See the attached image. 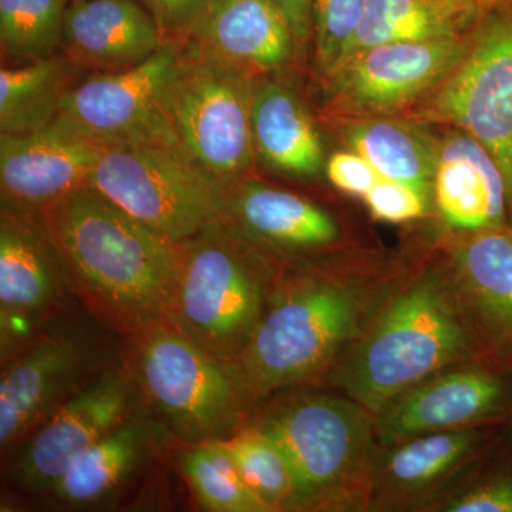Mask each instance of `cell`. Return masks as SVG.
<instances>
[{"mask_svg":"<svg viewBox=\"0 0 512 512\" xmlns=\"http://www.w3.org/2000/svg\"><path fill=\"white\" fill-rule=\"evenodd\" d=\"M467 2H470L471 5L480 9L484 15H490V13L495 12V10L507 8V6L512 5V0H467Z\"/></svg>","mask_w":512,"mask_h":512,"instance_id":"cell-37","label":"cell"},{"mask_svg":"<svg viewBox=\"0 0 512 512\" xmlns=\"http://www.w3.org/2000/svg\"><path fill=\"white\" fill-rule=\"evenodd\" d=\"M400 117L476 138L504 175L512 225V5L485 16L456 69Z\"/></svg>","mask_w":512,"mask_h":512,"instance_id":"cell-9","label":"cell"},{"mask_svg":"<svg viewBox=\"0 0 512 512\" xmlns=\"http://www.w3.org/2000/svg\"><path fill=\"white\" fill-rule=\"evenodd\" d=\"M251 133L256 156L278 173L313 178L325 171L315 121L301 97L271 76L252 82Z\"/></svg>","mask_w":512,"mask_h":512,"instance_id":"cell-24","label":"cell"},{"mask_svg":"<svg viewBox=\"0 0 512 512\" xmlns=\"http://www.w3.org/2000/svg\"><path fill=\"white\" fill-rule=\"evenodd\" d=\"M55 242L40 211L2 201L0 357L2 363L74 311Z\"/></svg>","mask_w":512,"mask_h":512,"instance_id":"cell-12","label":"cell"},{"mask_svg":"<svg viewBox=\"0 0 512 512\" xmlns=\"http://www.w3.org/2000/svg\"><path fill=\"white\" fill-rule=\"evenodd\" d=\"M252 82L248 74L187 45L168 93V120L178 147L224 187L254 165Z\"/></svg>","mask_w":512,"mask_h":512,"instance_id":"cell-10","label":"cell"},{"mask_svg":"<svg viewBox=\"0 0 512 512\" xmlns=\"http://www.w3.org/2000/svg\"><path fill=\"white\" fill-rule=\"evenodd\" d=\"M473 33L456 39L387 43L353 53L322 84L323 117L403 116L456 69L470 49Z\"/></svg>","mask_w":512,"mask_h":512,"instance_id":"cell-13","label":"cell"},{"mask_svg":"<svg viewBox=\"0 0 512 512\" xmlns=\"http://www.w3.org/2000/svg\"><path fill=\"white\" fill-rule=\"evenodd\" d=\"M485 16L467 0H366L349 56L387 43L468 36Z\"/></svg>","mask_w":512,"mask_h":512,"instance_id":"cell-26","label":"cell"},{"mask_svg":"<svg viewBox=\"0 0 512 512\" xmlns=\"http://www.w3.org/2000/svg\"><path fill=\"white\" fill-rule=\"evenodd\" d=\"M299 386L258 404L245 426L284 454L302 511L367 507L375 463V414L336 390Z\"/></svg>","mask_w":512,"mask_h":512,"instance_id":"cell-4","label":"cell"},{"mask_svg":"<svg viewBox=\"0 0 512 512\" xmlns=\"http://www.w3.org/2000/svg\"><path fill=\"white\" fill-rule=\"evenodd\" d=\"M441 261L481 362L512 372V225L451 234Z\"/></svg>","mask_w":512,"mask_h":512,"instance_id":"cell-16","label":"cell"},{"mask_svg":"<svg viewBox=\"0 0 512 512\" xmlns=\"http://www.w3.org/2000/svg\"><path fill=\"white\" fill-rule=\"evenodd\" d=\"M396 279L383 266L353 259H315L282 268L235 363L256 406L281 390L320 386Z\"/></svg>","mask_w":512,"mask_h":512,"instance_id":"cell-1","label":"cell"},{"mask_svg":"<svg viewBox=\"0 0 512 512\" xmlns=\"http://www.w3.org/2000/svg\"><path fill=\"white\" fill-rule=\"evenodd\" d=\"M156 20L164 43L190 45L212 0H141Z\"/></svg>","mask_w":512,"mask_h":512,"instance_id":"cell-34","label":"cell"},{"mask_svg":"<svg viewBox=\"0 0 512 512\" xmlns=\"http://www.w3.org/2000/svg\"><path fill=\"white\" fill-rule=\"evenodd\" d=\"M221 441L234 458L244 483L269 511H302L291 466L268 437L245 426Z\"/></svg>","mask_w":512,"mask_h":512,"instance_id":"cell-29","label":"cell"},{"mask_svg":"<svg viewBox=\"0 0 512 512\" xmlns=\"http://www.w3.org/2000/svg\"><path fill=\"white\" fill-rule=\"evenodd\" d=\"M163 45L156 20L137 0H70L67 6L63 49L77 66L116 72Z\"/></svg>","mask_w":512,"mask_h":512,"instance_id":"cell-23","label":"cell"},{"mask_svg":"<svg viewBox=\"0 0 512 512\" xmlns=\"http://www.w3.org/2000/svg\"><path fill=\"white\" fill-rule=\"evenodd\" d=\"M184 57L185 46L165 42L143 62L74 84L52 126L104 148L178 147L167 97Z\"/></svg>","mask_w":512,"mask_h":512,"instance_id":"cell-11","label":"cell"},{"mask_svg":"<svg viewBox=\"0 0 512 512\" xmlns=\"http://www.w3.org/2000/svg\"><path fill=\"white\" fill-rule=\"evenodd\" d=\"M512 423V372L471 360L393 397L375 414L379 447L468 427Z\"/></svg>","mask_w":512,"mask_h":512,"instance_id":"cell-15","label":"cell"},{"mask_svg":"<svg viewBox=\"0 0 512 512\" xmlns=\"http://www.w3.org/2000/svg\"><path fill=\"white\" fill-rule=\"evenodd\" d=\"M366 0H312L313 69L323 84L349 56Z\"/></svg>","mask_w":512,"mask_h":512,"instance_id":"cell-31","label":"cell"},{"mask_svg":"<svg viewBox=\"0 0 512 512\" xmlns=\"http://www.w3.org/2000/svg\"><path fill=\"white\" fill-rule=\"evenodd\" d=\"M77 64L50 57L0 69V133L30 134L55 123Z\"/></svg>","mask_w":512,"mask_h":512,"instance_id":"cell-27","label":"cell"},{"mask_svg":"<svg viewBox=\"0 0 512 512\" xmlns=\"http://www.w3.org/2000/svg\"><path fill=\"white\" fill-rule=\"evenodd\" d=\"M363 201L373 220L389 224L419 221L433 211L430 192L387 178H380Z\"/></svg>","mask_w":512,"mask_h":512,"instance_id":"cell-32","label":"cell"},{"mask_svg":"<svg viewBox=\"0 0 512 512\" xmlns=\"http://www.w3.org/2000/svg\"><path fill=\"white\" fill-rule=\"evenodd\" d=\"M480 360L443 261L397 276L355 342L320 386L376 414L393 397L448 367Z\"/></svg>","mask_w":512,"mask_h":512,"instance_id":"cell-3","label":"cell"},{"mask_svg":"<svg viewBox=\"0 0 512 512\" xmlns=\"http://www.w3.org/2000/svg\"><path fill=\"white\" fill-rule=\"evenodd\" d=\"M89 184L175 244L224 220V185L178 147L103 148Z\"/></svg>","mask_w":512,"mask_h":512,"instance_id":"cell-8","label":"cell"},{"mask_svg":"<svg viewBox=\"0 0 512 512\" xmlns=\"http://www.w3.org/2000/svg\"><path fill=\"white\" fill-rule=\"evenodd\" d=\"M103 148L56 126L30 134L0 133L2 201L45 211L90 183Z\"/></svg>","mask_w":512,"mask_h":512,"instance_id":"cell-18","label":"cell"},{"mask_svg":"<svg viewBox=\"0 0 512 512\" xmlns=\"http://www.w3.org/2000/svg\"><path fill=\"white\" fill-rule=\"evenodd\" d=\"M170 440V431L144 407L74 458L45 495L73 510L97 507L119 493Z\"/></svg>","mask_w":512,"mask_h":512,"instance_id":"cell-22","label":"cell"},{"mask_svg":"<svg viewBox=\"0 0 512 512\" xmlns=\"http://www.w3.org/2000/svg\"><path fill=\"white\" fill-rule=\"evenodd\" d=\"M144 407L121 360L60 404L10 451V483L25 493L45 495L74 458Z\"/></svg>","mask_w":512,"mask_h":512,"instance_id":"cell-14","label":"cell"},{"mask_svg":"<svg viewBox=\"0 0 512 512\" xmlns=\"http://www.w3.org/2000/svg\"><path fill=\"white\" fill-rule=\"evenodd\" d=\"M349 150L365 157L380 177L430 192L437 136L406 117L326 119Z\"/></svg>","mask_w":512,"mask_h":512,"instance_id":"cell-25","label":"cell"},{"mask_svg":"<svg viewBox=\"0 0 512 512\" xmlns=\"http://www.w3.org/2000/svg\"><path fill=\"white\" fill-rule=\"evenodd\" d=\"M222 222L281 268L315 261L343 239L342 225L326 208L245 177L225 185Z\"/></svg>","mask_w":512,"mask_h":512,"instance_id":"cell-17","label":"cell"},{"mask_svg":"<svg viewBox=\"0 0 512 512\" xmlns=\"http://www.w3.org/2000/svg\"><path fill=\"white\" fill-rule=\"evenodd\" d=\"M190 45L252 79L278 73L299 56L276 0H212Z\"/></svg>","mask_w":512,"mask_h":512,"instance_id":"cell-21","label":"cell"},{"mask_svg":"<svg viewBox=\"0 0 512 512\" xmlns=\"http://www.w3.org/2000/svg\"><path fill=\"white\" fill-rule=\"evenodd\" d=\"M121 360L144 406L184 446L234 436L255 410L238 370L167 318L123 338Z\"/></svg>","mask_w":512,"mask_h":512,"instance_id":"cell-6","label":"cell"},{"mask_svg":"<svg viewBox=\"0 0 512 512\" xmlns=\"http://www.w3.org/2000/svg\"><path fill=\"white\" fill-rule=\"evenodd\" d=\"M507 426L439 431L383 448L373 463L367 507L424 505L430 493L483 456Z\"/></svg>","mask_w":512,"mask_h":512,"instance_id":"cell-19","label":"cell"},{"mask_svg":"<svg viewBox=\"0 0 512 512\" xmlns=\"http://www.w3.org/2000/svg\"><path fill=\"white\" fill-rule=\"evenodd\" d=\"M434 510L444 512H512V454L503 466L490 476L481 478L466 491L444 498L434 504Z\"/></svg>","mask_w":512,"mask_h":512,"instance_id":"cell-33","label":"cell"},{"mask_svg":"<svg viewBox=\"0 0 512 512\" xmlns=\"http://www.w3.org/2000/svg\"><path fill=\"white\" fill-rule=\"evenodd\" d=\"M177 247L164 318L195 345L235 367L282 268L224 222L202 229Z\"/></svg>","mask_w":512,"mask_h":512,"instance_id":"cell-5","label":"cell"},{"mask_svg":"<svg viewBox=\"0 0 512 512\" xmlns=\"http://www.w3.org/2000/svg\"><path fill=\"white\" fill-rule=\"evenodd\" d=\"M183 470L194 497L212 512H271L247 487L221 440L184 446Z\"/></svg>","mask_w":512,"mask_h":512,"instance_id":"cell-28","label":"cell"},{"mask_svg":"<svg viewBox=\"0 0 512 512\" xmlns=\"http://www.w3.org/2000/svg\"><path fill=\"white\" fill-rule=\"evenodd\" d=\"M284 10L286 19L295 37L298 55L306 52L312 42V0H276Z\"/></svg>","mask_w":512,"mask_h":512,"instance_id":"cell-36","label":"cell"},{"mask_svg":"<svg viewBox=\"0 0 512 512\" xmlns=\"http://www.w3.org/2000/svg\"><path fill=\"white\" fill-rule=\"evenodd\" d=\"M431 197L433 211L450 234L510 224L500 167L476 138L457 128L437 137Z\"/></svg>","mask_w":512,"mask_h":512,"instance_id":"cell-20","label":"cell"},{"mask_svg":"<svg viewBox=\"0 0 512 512\" xmlns=\"http://www.w3.org/2000/svg\"><path fill=\"white\" fill-rule=\"evenodd\" d=\"M325 174L336 190L362 200L382 178L365 157L349 148L335 151L326 158Z\"/></svg>","mask_w":512,"mask_h":512,"instance_id":"cell-35","label":"cell"},{"mask_svg":"<svg viewBox=\"0 0 512 512\" xmlns=\"http://www.w3.org/2000/svg\"><path fill=\"white\" fill-rule=\"evenodd\" d=\"M70 0H0L3 57L36 60L55 57L63 47L64 16Z\"/></svg>","mask_w":512,"mask_h":512,"instance_id":"cell-30","label":"cell"},{"mask_svg":"<svg viewBox=\"0 0 512 512\" xmlns=\"http://www.w3.org/2000/svg\"><path fill=\"white\" fill-rule=\"evenodd\" d=\"M64 316L29 346L2 363L0 375V450L8 456L60 404L121 362L110 336L86 312Z\"/></svg>","mask_w":512,"mask_h":512,"instance_id":"cell-7","label":"cell"},{"mask_svg":"<svg viewBox=\"0 0 512 512\" xmlns=\"http://www.w3.org/2000/svg\"><path fill=\"white\" fill-rule=\"evenodd\" d=\"M77 305L121 338L164 318L178 247L87 184L42 211Z\"/></svg>","mask_w":512,"mask_h":512,"instance_id":"cell-2","label":"cell"}]
</instances>
